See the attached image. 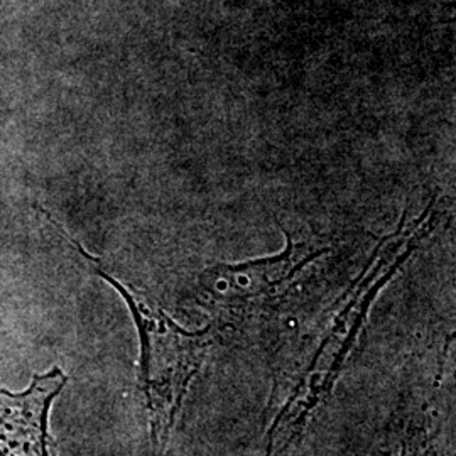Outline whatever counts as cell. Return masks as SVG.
<instances>
[{"instance_id": "6da1fadb", "label": "cell", "mask_w": 456, "mask_h": 456, "mask_svg": "<svg viewBox=\"0 0 456 456\" xmlns=\"http://www.w3.org/2000/svg\"><path fill=\"white\" fill-rule=\"evenodd\" d=\"M124 296L139 330L141 389L146 399L154 455L163 456L180 418L184 399L200 372L208 340L205 333H190L152 308L114 277L97 271Z\"/></svg>"}, {"instance_id": "7a4b0ae2", "label": "cell", "mask_w": 456, "mask_h": 456, "mask_svg": "<svg viewBox=\"0 0 456 456\" xmlns=\"http://www.w3.org/2000/svg\"><path fill=\"white\" fill-rule=\"evenodd\" d=\"M68 382L58 367L36 375L22 394L0 391V456H56L48 431L49 409Z\"/></svg>"}]
</instances>
